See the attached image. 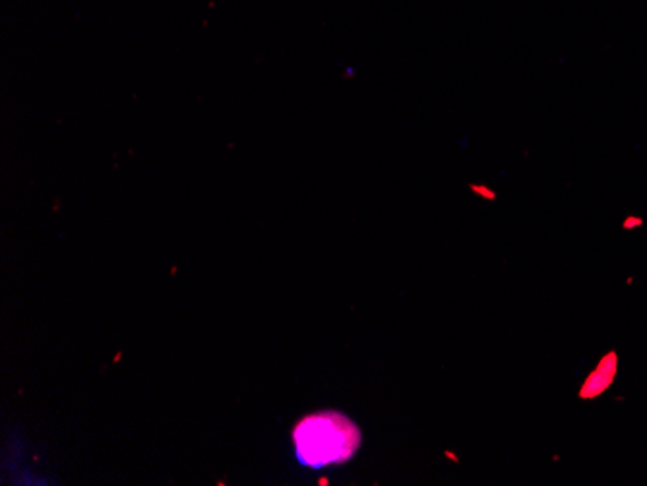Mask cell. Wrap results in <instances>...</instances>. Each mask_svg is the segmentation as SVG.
I'll return each mask as SVG.
<instances>
[{
  "instance_id": "obj_1",
  "label": "cell",
  "mask_w": 647,
  "mask_h": 486,
  "mask_svg": "<svg viewBox=\"0 0 647 486\" xmlns=\"http://www.w3.org/2000/svg\"><path fill=\"white\" fill-rule=\"evenodd\" d=\"M293 446L300 465L322 469L349 462L361 446V433L341 413H314L293 428Z\"/></svg>"
},
{
  "instance_id": "obj_2",
  "label": "cell",
  "mask_w": 647,
  "mask_h": 486,
  "mask_svg": "<svg viewBox=\"0 0 647 486\" xmlns=\"http://www.w3.org/2000/svg\"><path fill=\"white\" fill-rule=\"evenodd\" d=\"M616 364H618V361H616L614 355L605 356V359L599 363L595 373L589 376L587 382L583 384L582 395L583 397H593V395H597L601 392H605L611 385L614 374H616Z\"/></svg>"
}]
</instances>
